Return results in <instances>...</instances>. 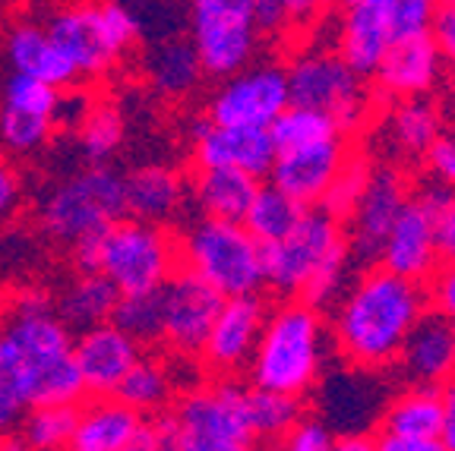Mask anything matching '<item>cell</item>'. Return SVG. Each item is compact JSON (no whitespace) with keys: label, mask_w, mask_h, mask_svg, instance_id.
Wrapping results in <instances>:
<instances>
[{"label":"cell","mask_w":455,"mask_h":451,"mask_svg":"<svg viewBox=\"0 0 455 451\" xmlns=\"http://www.w3.org/2000/svg\"><path fill=\"white\" fill-rule=\"evenodd\" d=\"M427 304L430 297L420 281L370 265L335 304L332 338L341 360L370 369L395 367Z\"/></svg>","instance_id":"obj_1"},{"label":"cell","mask_w":455,"mask_h":451,"mask_svg":"<svg viewBox=\"0 0 455 451\" xmlns=\"http://www.w3.org/2000/svg\"><path fill=\"white\" fill-rule=\"evenodd\" d=\"M323 373V319L307 300L269 313L250 360V379L259 388L304 398Z\"/></svg>","instance_id":"obj_2"},{"label":"cell","mask_w":455,"mask_h":451,"mask_svg":"<svg viewBox=\"0 0 455 451\" xmlns=\"http://www.w3.org/2000/svg\"><path fill=\"white\" fill-rule=\"evenodd\" d=\"M180 259L225 297L259 294L266 288L263 243L243 221L203 218L190 225L180 240Z\"/></svg>","instance_id":"obj_3"},{"label":"cell","mask_w":455,"mask_h":451,"mask_svg":"<svg viewBox=\"0 0 455 451\" xmlns=\"http://www.w3.org/2000/svg\"><path fill=\"white\" fill-rule=\"evenodd\" d=\"M266 288L282 297H300L313 278L341 262H351L348 233L329 209H307L291 233L263 247Z\"/></svg>","instance_id":"obj_4"},{"label":"cell","mask_w":455,"mask_h":451,"mask_svg":"<svg viewBox=\"0 0 455 451\" xmlns=\"http://www.w3.org/2000/svg\"><path fill=\"white\" fill-rule=\"evenodd\" d=\"M180 451H247L256 445L250 423V392L237 382L190 388L171 410Z\"/></svg>","instance_id":"obj_5"},{"label":"cell","mask_w":455,"mask_h":451,"mask_svg":"<svg viewBox=\"0 0 455 451\" xmlns=\"http://www.w3.org/2000/svg\"><path fill=\"white\" fill-rule=\"evenodd\" d=\"M127 218L124 177L108 164H92L60 184L42 205V225L54 240L73 247L79 237L111 231Z\"/></svg>","instance_id":"obj_6"},{"label":"cell","mask_w":455,"mask_h":451,"mask_svg":"<svg viewBox=\"0 0 455 451\" xmlns=\"http://www.w3.org/2000/svg\"><path fill=\"white\" fill-rule=\"evenodd\" d=\"M291 105L316 107L329 114L345 133L357 130L370 114L367 76L339 54V51H300L288 64Z\"/></svg>","instance_id":"obj_7"},{"label":"cell","mask_w":455,"mask_h":451,"mask_svg":"<svg viewBox=\"0 0 455 451\" xmlns=\"http://www.w3.org/2000/svg\"><path fill=\"white\" fill-rule=\"evenodd\" d=\"M256 0H190V38L206 76L225 79L253 64L259 28L253 20Z\"/></svg>","instance_id":"obj_8"},{"label":"cell","mask_w":455,"mask_h":451,"mask_svg":"<svg viewBox=\"0 0 455 451\" xmlns=\"http://www.w3.org/2000/svg\"><path fill=\"white\" fill-rule=\"evenodd\" d=\"M174 262L178 249L162 225L121 218L105 233L101 272L121 288V294L164 288V281L174 275Z\"/></svg>","instance_id":"obj_9"},{"label":"cell","mask_w":455,"mask_h":451,"mask_svg":"<svg viewBox=\"0 0 455 451\" xmlns=\"http://www.w3.org/2000/svg\"><path fill=\"white\" fill-rule=\"evenodd\" d=\"M288 105H291L288 67L250 64L221 79L209 99L206 117L231 127H272Z\"/></svg>","instance_id":"obj_10"},{"label":"cell","mask_w":455,"mask_h":451,"mask_svg":"<svg viewBox=\"0 0 455 451\" xmlns=\"http://www.w3.org/2000/svg\"><path fill=\"white\" fill-rule=\"evenodd\" d=\"M411 199L405 174L395 164H373L363 186V196L357 199L355 212L345 218L348 233V253L355 265H379L386 237L398 221L405 202Z\"/></svg>","instance_id":"obj_11"},{"label":"cell","mask_w":455,"mask_h":451,"mask_svg":"<svg viewBox=\"0 0 455 451\" xmlns=\"http://www.w3.org/2000/svg\"><path fill=\"white\" fill-rule=\"evenodd\" d=\"M379 369L355 367L326 376L316 395L320 416L341 436H377V420H383L386 404L392 395L386 392V382L379 379Z\"/></svg>","instance_id":"obj_12"},{"label":"cell","mask_w":455,"mask_h":451,"mask_svg":"<svg viewBox=\"0 0 455 451\" xmlns=\"http://www.w3.org/2000/svg\"><path fill=\"white\" fill-rule=\"evenodd\" d=\"M164 341L178 353H203L215 319L225 306V294L206 278L184 268L164 281Z\"/></svg>","instance_id":"obj_13"},{"label":"cell","mask_w":455,"mask_h":451,"mask_svg":"<svg viewBox=\"0 0 455 451\" xmlns=\"http://www.w3.org/2000/svg\"><path fill=\"white\" fill-rule=\"evenodd\" d=\"M266 300L259 294H241L225 297L219 319H215L212 332L203 344V360L212 373L231 376L250 367V360L259 344V335L266 328Z\"/></svg>","instance_id":"obj_14"},{"label":"cell","mask_w":455,"mask_h":451,"mask_svg":"<svg viewBox=\"0 0 455 451\" xmlns=\"http://www.w3.org/2000/svg\"><path fill=\"white\" fill-rule=\"evenodd\" d=\"M193 158L199 168H237L269 177L278 148L269 127H231L206 117L193 127Z\"/></svg>","instance_id":"obj_15"},{"label":"cell","mask_w":455,"mask_h":451,"mask_svg":"<svg viewBox=\"0 0 455 451\" xmlns=\"http://www.w3.org/2000/svg\"><path fill=\"white\" fill-rule=\"evenodd\" d=\"M443 395L434 385H414L392 395L377 430L379 451H443Z\"/></svg>","instance_id":"obj_16"},{"label":"cell","mask_w":455,"mask_h":451,"mask_svg":"<svg viewBox=\"0 0 455 451\" xmlns=\"http://www.w3.org/2000/svg\"><path fill=\"white\" fill-rule=\"evenodd\" d=\"M348 158L351 155L345 136H335V139L278 152L269 177L272 184L282 186L284 193H291L304 205H323L329 186L335 184V177L341 174Z\"/></svg>","instance_id":"obj_17"},{"label":"cell","mask_w":455,"mask_h":451,"mask_svg":"<svg viewBox=\"0 0 455 451\" xmlns=\"http://www.w3.org/2000/svg\"><path fill=\"white\" fill-rule=\"evenodd\" d=\"M398 38L392 0H355L345 4L339 20V54L363 76H373Z\"/></svg>","instance_id":"obj_18"},{"label":"cell","mask_w":455,"mask_h":451,"mask_svg":"<svg viewBox=\"0 0 455 451\" xmlns=\"http://www.w3.org/2000/svg\"><path fill=\"white\" fill-rule=\"evenodd\" d=\"M443 67H446V57L430 32L402 36L373 73V83L386 99H418V95H430L440 85Z\"/></svg>","instance_id":"obj_19"},{"label":"cell","mask_w":455,"mask_h":451,"mask_svg":"<svg viewBox=\"0 0 455 451\" xmlns=\"http://www.w3.org/2000/svg\"><path fill=\"white\" fill-rule=\"evenodd\" d=\"M140 347V341H133L121 325L114 322H101L95 328L79 332L76 341H73V357L79 363L89 395H114L124 376L136 367Z\"/></svg>","instance_id":"obj_20"},{"label":"cell","mask_w":455,"mask_h":451,"mask_svg":"<svg viewBox=\"0 0 455 451\" xmlns=\"http://www.w3.org/2000/svg\"><path fill=\"white\" fill-rule=\"evenodd\" d=\"M379 265H386L395 275H405L411 281L427 284L430 275L440 265V249H436V221L434 212L411 196L392 225L389 237H386Z\"/></svg>","instance_id":"obj_21"},{"label":"cell","mask_w":455,"mask_h":451,"mask_svg":"<svg viewBox=\"0 0 455 451\" xmlns=\"http://www.w3.org/2000/svg\"><path fill=\"white\" fill-rule=\"evenodd\" d=\"M398 369L411 385H446L455 373V319L430 306L405 338Z\"/></svg>","instance_id":"obj_22"},{"label":"cell","mask_w":455,"mask_h":451,"mask_svg":"<svg viewBox=\"0 0 455 451\" xmlns=\"http://www.w3.org/2000/svg\"><path fill=\"white\" fill-rule=\"evenodd\" d=\"M51 38L64 51L67 60L76 67L79 76H99L117 60V51L108 42L99 20V7H73L60 10L48 22Z\"/></svg>","instance_id":"obj_23"},{"label":"cell","mask_w":455,"mask_h":451,"mask_svg":"<svg viewBox=\"0 0 455 451\" xmlns=\"http://www.w3.org/2000/svg\"><path fill=\"white\" fill-rule=\"evenodd\" d=\"M142 414L105 395L79 410V423L73 432V448L76 451H133L140 436Z\"/></svg>","instance_id":"obj_24"},{"label":"cell","mask_w":455,"mask_h":451,"mask_svg":"<svg viewBox=\"0 0 455 451\" xmlns=\"http://www.w3.org/2000/svg\"><path fill=\"white\" fill-rule=\"evenodd\" d=\"M124 193H127V218L149 221V225H168L178 218L187 199V184L178 170L149 164L136 168L124 177Z\"/></svg>","instance_id":"obj_25"},{"label":"cell","mask_w":455,"mask_h":451,"mask_svg":"<svg viewBox=\"0 0 455 451\" xmlns=\"http://www.w3.org/2000/svg\"><path fill=\"white\" fill-rule=\"evenodd\" d=\"M259 193V177L237 168H199L193 199L206 218L243 221Z\"/></svg>","instance_id":"obj_26"},{"label":"cell","mask_w":455,"mask_h":451,"mask_svg":"<svg viewBox=\"0 0 455 451\" xmlns=\"http://www.w3.org/2000/svg\"><path fill=\"white\" fill-rule=\"evenodd\" d=\"M7 57L10 64H13L16 73H28V76H38L44 83L57 85V89H64L70 85L73 79L79 76L76 67L67 60V54L57 48V42L51 38L48 26H16L10 32V42H7Z\"/></svg>","instance_id":"obj_27"},{"label":"cell","mask_w":455,"mask_h":451,"mask_svg":"<svg viewBox=\"0 0 455 451\" xmlns=\"http://www.w3.org/2000/svg\"><path fill=\"white\" fill-rule=\"evenodd\" d=\"M383 136L395 155L424 158L430 146L443 136V111L427 95L398 99L386 117Z\"/></svg>","instance_id":"obj_28"},{"label":"cell","mask_w":455,"mask_h":451,"mask_svg":"<svg viewBox=\"0 0 455 451\" xmlns=\"http://www.w3.org/2000/svg\"><path fill=\"white\" fill-rule=\"evenodd\" d=\"M146 76L152 89L164 99H184L206 76L203 57H199L193 38H162L146 54Z\"/></svg>","instance_id":"obj_29"},{"label":"cell","mask_w":455,"mask_h":451,"mask_svg":"<svg viewBox=\"0 0 455 451\" xmlns=\"http://www.w3.org/2000/svg\"><path fill=\"white\" fill-rule=\"evenodd\" d=\"M121 304V288L105 272H79V278L57 300V313L79 335L101 322H111L114 310Z\"/></svg>","instance_id":"obj_30"},{"label":"cell","mask_w":455,"mask_h":451,"mask_svg":"<svg viewBox=\"0 0 455 451\" xmlns=\"http://www.w3.org/2000/svg\"><path fill=\"white\" fill-rule=\"evenodd\" d=\"M13 379L20 382L28 407H42V404H79L89 395L73 353H67L60 360H51L44 367L26 369V373L13 376Z\"/></svg>","instance_id":"obj_31"},{"label":"cell","mask_w":455,"mask_h":451,"mask_svg":"<svg viewBox=\"0 0 455 451\" xmlns=\"http://www.w3.org/2000/svg\"><path fill=\"white\" fill-rule=\"evenodd\" d=\"M307 209H310V205L294 199L291 193H284L282 186L269 184V186H259L243 225H247V231L266 247V243L282 240L284 233H291L294 227H298V221L304 218Z\"/></svg>","instance_id":"obj_32"},{"label":"cell","mask_w":455,"mask_h":451,"mask_svg":"<svg viewBox=\"0 0 455 451\" xmlns=\"http://www.w3.org/2000/svg\"><path fill=\"white\" fill-rule=\"evenodd\" d=\"M79 423V404H42L28 407L20 426V445L38 451L73 448V432Z\"/></svg>","instance_id":"obj_33"},{"label":"cell","mask_w":455,"mask_h":451,"mask_svg":"<svg viewBox=\"0 0 455 451\" xmlns=\"http://www.w3.org/2000/svg\"><path fill=\"white\" fill-rule=\"evenodd\" d=\"M300 416H304V404L298 395L259 385L250 388V423H253L256 442H282Z\"/></svg>","instance_id":"obj_34"},{"label":"cell","mask_w":455,"mask_h":451,"mask_svg":"<svg viewBox=\"0 0 455 451\" xmlns=\"http://www.w3.org/2000/svg\"><path fill=\"white\" fill-rule=\"evenodd\" d=\"M171 392H174V379H171L168 367L140 357L136 367L117 385L114 398L124 401L127 407L140 410V414H156V410H164V404L171 401Z\"/></svg>","instance_id":"obj_35"},{"label":"cell","mask_w":455,"mask_h":451,"mask_svg":"<svg viewBox=\"0 0 455 451\" xmlns=\"http://www.w3.org/2000/svg\"><path fill=\"white\" fill-rule=\"evenodd\" d=\"M269 130H272V139H275L278 152H288V148L313 146V142L345 136V130H341L329 114L316 111V107H300V105L284 107Z\"/></svg>","instance_id":"obj_36"},{"label":"cell","mask_w":455,"mask_h":451,"mask_svg":"<svg viewBox=\"0 0 455 451\" xmlns=\"http://www.w3.org/2000/svg\"><path fill=\"white\" fill-rule=\"evenodd\" d=\"M114 325L140 344L164 341V294L162 288L142 290V294H121V304L114 310Z\"/></svg>","instance_id":"obj_37"},{"label":"cell","mask_w":455,"mask_h":451,"mask_svg":"<svg viewBox=\"0 0 455 451\" xmlns=\"http://www.w3.org/2000/svg\"><path fill=\"white\" fill-rule=\"evenodd\" d=\"M76 133H79V148H83L85 162L105 164L124 142V120L111 105H95Z\"/></svg>","instance_id":"obj_38"},{"label":"cell","mask_w":455,"mask_h":451,"mask_svg":"<svg viewBox=\"0 0 455 451\" xmlns=\"http://www.w3.org/2000/svg\"><path fill=\"white\" fill-rule=\"evenodd\" d=\"M51 130H54V117L48 114L16 111V107H4L0 114V139L13 152H32V148L44 146Z\"/></svg>","instance_id":"obj_39"},{"label":"cell","mask_w":455,"mask_h":451,"mask_svg":"<svg viewBox=\"0 0 455 451\" xmlns=\"http://www.w3.org/2000/svg\"><path fill=\"white\" fill-rule=\"evenodd\" d=\"M4 101H7V107H16V111H32V114L54 117L57 101H60V89L38 76L13 70V76L7 83V92H4Z\"/></svg>","instance_id":"obj_40"},{"label":"cell","mask_w":455,"mask_h":451,"mask_svg":"<svg viewBox=\"0 0 455 451\" xmlns=\"http://www.w3.org/2000/svg\"><path fill=\"white\" fill-rule=\"evenodd\" d=\"M370 168H373V164L361 162V158H348V162H345V168H341V174L335 177V184L329 186L326 199H323V209H329V212H332L335 218H341V221L348 218V215L355 212L357 199L363 196Z\"/></svg>","instance_id":"obj_41"},{"label":"cell","mask_w":455,"mask_h":451,"mask_svg":"<svg viewBox=\"0 0 455 451\" xmlns=\"http://www.w3.org/2000/svg\"><path fill=\"white\" fill-rule=\"evenodd\" d=\"M99 20H101V28H105L108 42H111V48L117 51V54L133 48L136 38H140V32H142L140 16H136L130 7H124V4H101Z\"/></svg>","instance_id":"obj_42"},{"label":"cell","mask_w":455,"mask_h":451,"mask_svg":"<svg viewBox=\"0 0 455 451\" xmlns=\"http://www.w3.org/2000/svg\"><path fill=\"white\" fill-rule=\"evenodd\" d=\"M282 445L291 451H332L339 448V432L323 416H300L291 432L282 439Z\"/></svg>","instance_id":"obj_43"},{"label":"cell","mask_w":455,"mask_h":451,"mask_svg":"<svg viewBox=\"0 0 455 451\" xmlns=\"http://www.w3.org/2000/svg\"><path fill=\"white\" fill-rule=\"evenodd\" d=\"M28 414V401L13 376L0 373V442L16 436Z\"/></svg>","instance_id":"obj_44"},{"label":"cell","mask_w":455,"mask_h":451,"mask_svg":"<svg viewBox=\"0 0 455 451\" xmlns=\"http://www.w3.org/2000/svg\"><path fill=\"white\" fill-rule=\"evenodd\" d=\"M392 10H395L398 38L420 36V32H430V26H434L440 0H392Z\"/></svg>","instance_id":"obj_45"},{"label":"cell","mask_w":455,"mask_h":451,"mask_svg":"<svg viewBox=\"0 0 455 451\" xmlns=\"http://www.w3.org/2000/svg\"><path fill=\"white\" fill-rule=\"evenodd\" d=\"M253 20H256V28H259V36L263 38H278L294 26V16L284 0H256Z\"/></svg>","instance_id":"obj_46"},{"label":"cell","mask_w":455,"mask_h":451,"mask_svg":"<svg viewBox=\"0 0 455 451\" xmlns=\"http://www.w3.org/2000/svg\"><path fill=\"white\" fill-rule=\"evenodd\" d=\"M427 297H430V306L436 313L455 319V262H440L436 265V272L430 275Z\"/></svg>","instance_id":"obj_47"},{"label":"cell","mask_w":455,"mask_h":451,"mask_svg":"<svg viewBox=\"0 0 455 451\" xmlns=\"http://www.w3.org/2000/svg\"><path fill=\"white\" fill-rule=\"evenodd\" d=\"M427 168L434 174V180L446 184L455 193V133H443L440 139L430 146V152L424 155Z\"/></svg>","instance_id":"obj_48"},{"label":"cell","mask_w":455,"mask_h":451,"mask_svg":"<svg viewBox=\"0 0 455 451\" xmlns=\"http://www.w3.org/2000/svg\"><path fill=\"white\" fill-rule=\"evenodd\" d=\"M440 262H455V193L434 212Z\"/></svg>","instance_id":"obj_49"},{"label":"cell","mask_w":455,"mask_h":451,"mask_svg":"<svg viewBox=\"0 0 455 451\" xmlns=\"http://www.w3.org/2000/svg\"><path fill=\"white\" fill-rule=\"evenodd\" d=\"M430 36L440 44L446 64L455 67V4H440L434 16V26H430Z\"/></svg>","instance_id":"obj_50"},{"label":"cell","mask_w":455,"mask_h":451,"mask_svg":"<svg viewBox=\"0 0 455 451\" xmlns=\"http://www.w3.org/2000/svg\"><path fill=\"white\" fill-rule=\"evenodd\" d=\"M108 233V231H105ZM105 233H89L73 243V262L79 272H101V253H105Z\"/></svg>","instance_id":"obj_51"},{"label":"cell","mask_w":455,"mask_h":451,"mask_svg":"<svg viewBox=\"0 0 455 451\" xmlns=\"http://www.w3.org/2000/svg\"><path fill=\"white\" fill-rule=\"evenodd\" d=\"M89 111H92V105H89V99L79 92L73 95H60V101H57V111H54V123H64V127H83V120L89 117Z\"/></svg>","instance_id":"obj_52"},{"label":"cell","mask_w":455,"mask_h":451,"mask_svg":"<svg viewBox=\"0 0 455 451\" xmlns=\"http://www.w3.org/2000/svg\"><path fill=\"white\" fill-rule=\"evenodd\" d=\"M16 202H20V177L13 168L0 164V221H7L16 212Z\"/></svg>","instance_id":"obj_53"},{"label":"cell","mask_w":455,"mask_h":451,"mask_svg":"<svg viewBox=\"0 0 455 451\" xmlns=\"http://www.w3.org/2000/svg\"><path fill=\"white\" fill-rule=\"evenodd\" d=\"M443 432H440V442L443 451H455V379H449L443 385Z\"/></svg>","instance_id":"obj_54"},{"label":"cell","mask_w":455,"mask_h":451,"mask_svg":"<svg viewBox=\"0 0 455 451\" xmlns=\"http://www.w3.org/2000/svg\"><path fill=\"white\" fill-rule=\"evenodd\" d=\"M284 4H288V10H291L294 26H304V22H310L313 16L320 13L326 0H284Z\"/></svg>","instance_id":"obj_55"},{"label":"cell","mask_w":455,"mask_h":451,"mask_svg":"<svg viewBox=\"0 0 455 451\" xmlns=\"http://www.w3.org/2000/svg\"><path fill=\"white\" fill-rule=\"evenodd\" d=\"M13 369H16V351H13V344H10L7 335L0 332V373L13 376Z\"/></svg>","instance_id":"obj_56"},{"label":"cell","mask_w":455,"mask_h":451,"mask_svg":"<svg viewBox=\"0 0 455 451\" xmlns=\"http://www.w3.org/2000/svg\"><path fill=\"white\" fill-rule=\"evenodd\" d=\"M440 4H455V0H440Z\"/></svg>","instance_id":"obj_57"},{"label":"cell","mask_w":455,"mask_h":451,"mask_svg":"<svg viewBox=\"0 0 455 451\" xmlns=\"http://www.w3.org/2000/svg\"><path fill=\"white\" fill-rule=\"evenodd\" d=\"M341 4H355V0H341Z\"/></svg>","instance_id":"obj_58"},{"label":"cell","mask_w":455,"mask_h":451,"mask_svg":"<svg viewBox=\"0 0 455 451\" xmlns=\"http://www.w3.org/2000/svg\"><path fill=\"white\" fill-rule=\"evenodd\" d=\"M452 99H455V83H452Z\"/></svg>","instance_id":"obj_59"}]
</instances>
